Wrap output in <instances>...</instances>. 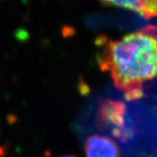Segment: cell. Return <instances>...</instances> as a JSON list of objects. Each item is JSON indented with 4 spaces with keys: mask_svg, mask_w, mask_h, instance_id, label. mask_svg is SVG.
<instances>
[{
    "mask_svg": "<svg viewBox=\"0 0 157 157\" xmlns=\"http://www.w3.org/2000/svg\"><path fill=\"white\" fill-rule=\"evenodd\" d=\"M106 6L132 10L145 19L157 18V0H99Z\"/></svg>",
    "mask_w": 157,
    "mask_h": 157,
    "instance_id": "277c9868",
    "label": "cell"
},
{
    "mask_svg": "<svg viewBox=\"0 0 157 157\" xmlns=\"http://www.w3.org/2000/svg\"><path fill=\"white\" fill-rule=\"evenodd\" d=\"M125 103L118 100L104 99L99 103L96 116V125L102 131L110 129L112 136L122 141L132 136V131L125 127Z\"/></svg>",
    "mask_w": 157,
    "mask_h": 157,
    "instance_id": "7a4b0ae2",
    "label": "cell"
},
{
    "mask_svg": "<svg viewBox=\"0 0 157 157\" xmlns=\"http://www.w3.org/2000/svg\"><path fill=\"white\" fill-rule=\"evenodd\" d=\"M4 155V150L2 147H0V157H2Z\"/></svg>",
    "mask_w": 157,
    "mask_h": 157,
    "instance_id": "8992f818",
    "label": "cell"
},
{
    "mask_svg": "<svg viewBox=\"0 0 157 157\" xmlns=\"http://www.w3.org/2000/svg\"><path fill=\"white\" fill-rule=\"evenodd\" d=\"M86 157H121L117 144L106 136L92 135L84 143Z\"/></svg>",
    "mask_w": 157,
    "mask_h": 157,
    "instance_id": "3957f363",
    "label": "cell"
},
{
    "mask_svg": "<svg viewBox=\"0 0 157 157\" xmlns=\"http://www.w3.org/2000/svg\"><path fill=\"white\" fill-rule=\"evenodd\" d=\"M60 157H77V156H75V155H63V156H60Z\"/></svg>",
    "mask_w": 157,
    "mask_h": 157,
    "instance_id": "52a82bcc",
    "label": "cell"
},
{
    "mask_svg": "<svg viewBox=\"0 0 157 157\" xmlns=\"http://www.w3.org/2000/svg\"><path fill=\"white\" fill-rule=\"evenodd\" d=\"M97 63L108 71L114 85L128 92H144V84L157 78V27L147 26L112 40L100 36Z\"/></svg>",
    "mask_w": 157,
    "mask_h": 157,
    "instance_id": "6da1fadb",
    "label": "cell"
},
{
    "mask_svg": "<svg viewBox=\"0 0 157 157\" xmlns=\"http://www.w3.org/2000/svg\"><path fill=\"white\" fill-rule=\"evenodd\" d=\"M79 89H80L81 94H83V95H85V94H87V92H88V91H89V89H88V87H87V85L85 84V83H81V87H79Z\"/></svg>",
    "mask_w": 157,
    "mask_h": 157,
    "instance_id": "5b68a950",
    "label": "cell"
}]
</instances>
